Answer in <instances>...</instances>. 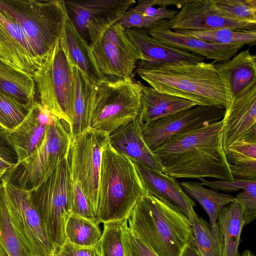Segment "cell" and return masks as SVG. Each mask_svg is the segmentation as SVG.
Wrapping results in <instances>:
<instances>
[{
  "instance_id": "6da1fadb",
  "label": "cell",
  "mask_w": 256,
  "mask_h": 256,
  "mask_svg": "<svg viewBox=\"0 0 256 256\" xmlns=\"http://www.w3.org/2000/svg\"><path fill=\"white\" fill-rule=\"evenodd\" d=\"M222 120L172 137L152 151L162 172L174 178L232 181L222 142Z\"/></svg>"
},
{
  "instance_id": "7a4b0ae2",
  "label": "cell",
  "mask_w": 256,
  "mask_h": 256,
  "mask_svg": "<svg viewBox=\"0 0 256 256\" xmlns=\"http://www.w3.org/2000/svg\"><path fill=\"white\" fill-rule=\"evenodd\" d=\"M135 72L158 92L224 108L228 101L214 62H178L138 66Z\"/></svg>"
},
{
  "instance_id": "3957f363",
  "label": "cell",
  "mask_w": 256,
  "mask_h": 256,
  "mask_svg": "<svg viewBox=\"0 0 256 256\" xmlns=\"http://www.w3.org/2000/svg\"><path fill=\"white\" fill-rule=\"evenodd\" d=\"M128 224L158 256H180L194 239L192 224L186 215L146 193L133 208Z\"/></svg>"
},
{
  "instance_id": "277c9868",
  "label": "cell",
  "mask_w": 256,
  "mask_h": 256,
  "mask_svg": "<svg viewBox=\"0 0 256 256\" xmlns=\"http://www.w3.org/2000/svg\"><path fill=\"white\" fill-rule=\"evenodd\" d=\"M145 191L133 162L104 146L100 172L96 218L100 222L128 218Z\"/></svg>"
},
{
  "instance_id": "5b68a950",
  "label": "cell",
  "mask_w": 256,
  "mask_h": 256,
  "mask_svg": "<svg viewBox=\"0 0 256 256\" xmlns=\"http://www.w3.org/2000/svg\"><path fill=\"white\" fill-rule=\"evenodd\" d=\"M44 61L60 39L68 13L64 0H0Z\"/></svg>"
},
{
  "instance_id": "8992f818",
  "label": "cell",
  "mask_w": 256,
  "mask_h": 256,
  "mask_svg": "<svg viewBox=\"0 0 256 256\" xmlns=\"http://www.w3.org/2000/svg\"><path fill=\"white\" fill-rule=\"evenodd\" d=\"M40 103L70 128L73 114V66L59 39L32 74Z\"/></svg>"
},
{
  "instance_id": "52a82bcc",
  "label": "cell",
  "mask_w": 256,
  "mask_h": 256,
  "mask_svg": "<svg viewBox=\"0 0 256 256\" xmlns=\"http://www.w3.org/2000/svg\"><path fill=\"white\" fill-rule=\"evenodd\" d=\"M71 142L68 126L54 116L41 144L11 168L3 178L22 189L31 190L36 188L68 156Z\"/></svg>"
},
{
  "instance_id": "ba28073f",
  "label": "cell",
  "mask_w": 256,
  "mask_h": 256,
  "mask_svg": "<svg viewBox=\"0 0 256 256\" xmlns=\"http://www.w3.org/2000/svg\"><path fill=\"white\" fill-rule=\"evenodd\" d=\"M142 84L130 77L96 86L91 127L110 134L137 118L141 108Z\"/></svg>"
},
{
  "instance_id": "9c48e42d",
  "label": "cell",
  "mask_w": 256,
  "mask_h": 256,
  "mask_svg": "<svg viewBox=\"0 0 256 256\" xmlns=\"http://www.w3.org/2000/svg\"><path fill=\"white\" fill-rule=\"evenodd\" d=\"M70 178L68 156L44 182L30 190L32 202L44 224L54 252L66 240L65 227L72 214L69 202Z\"/></svg>"
},
{
  "instance_id": "30bf717a",
  "label": "cell",
  "mask_w": 256,
  "mask_h": 256,
  "mask_svg": "<svg viewBox=\"0 0 256 256\" xmlns=\"http://www.w3.org/2000/svg\"><path fill=\"white\" fill-rule=\"evenodd\" d=\"M108 142L109 134L90 126L72 139L68 154L71 176L80 184L96 220L102 156Z\"/></svg>"
},
{
  "instance_id": "8fae6325",
  "label": "cell",
  "mask_w": 256,
  "mask_h": 256,
  "mask_svg": "<svg viewBox=\"0 0 256 256\" xmlns=\"http://www.w3.org/2000/svg\"><path fill=\"white\" fill-rule=\"evenodd\" d=\"M12 226L32 256H53L54 248L33 204L30 190L2 178Z\"/></svg>"
},
{
  "instance_id": "7c38bea8",
  "label": "cell",
  "mask_w": 256,
  "mask_h": 256,
  "mask_svg": "<svg viewBox=\"0 0 256 256\" xmlns=\"http://www.w3.org/2000/svg\"><path fill=\"white\" fill-rule=\"evenodd\" d=\"M68 17L91 48L120 20L134 0H64Z\"/></svg>"
},
{
  "instance_id": "4fadbf2b",
  "label": "cell",
  "mask_w": 256,
  "mask_h": 256,
  "mask_svg": "<svg viewBox=\"0 0 256 256\" xmlns=\"http://www.w3.org/2000/svg\"><path fill=\"white\" fill-rule=\"evenodd\" d=\"M98 66L105 76L130 77L144 59L118 21L110 27L92 48Z\"/></svg>"
},
{
  "instance_id": "5bb4252c",
  "label": "cell",
  "mask_w": 256,
  "mask_h": 256,
  "mask_svg": "<svg viewBox=\"0 0 256 256\" xmlns=\"http://www.w3.org/2000/svg\"><path fill=\"white\" fill-rule=\"evenodd\" d=\"M224 113L222 107L198 105L141 126L142 136L152 151L176 135L222 120Z\"/></svg>"
},
{
  "instance_id": "9a60e30c",
  "label": "cell",
  "mask_w": 256,
  "mask_h": 256,
  "mask_svg": "<svg viewBox=\"0 0 256 256\" xmlns=\"http://www.w3.org/2000/svg\"><path fill=\"white\" fill-rule=\"evenodd\" d=\"M0 60L32 75L44 62L21 26L0 6Z\"/></svg>"
},
{
  "instance_id": "2e32d148",
  "label": "cell",
  "mask_w": 256,
  "mask_h": 256,
  "mask_svg": "<svg viewBox=\"0 0 256 256\" xmlns=\"http://www.w3.org/2000/svg\"><path fill=\"white\" fill-rule=\"evenodd\" d=\"M133 162L146 194L182 212L192 224L199 218L194 209L195 202L176 178L139 162Z\"/></svg>"
},
{
  "instance_id": "e0dca14e",
  "label": "cell",
  "mask_w": 256,
  "mask_h": 256,
  "mask_svg": "<svg viewBox=\"0 0 256 256\" xmlns=\"http://www.w3.org/2000/svg\"><path fill=\"white\" fill-rule=\"evenodd\" d=\"M169 20L170 28L207 30L222 28L254 30L256 24L224 18L215 10L211 0H186L177 14Z\"/></svg>"
},
{
  "instance_id": "ac0fdd59",
  "label": "cell",
  "mask_w": 256,
  "mask_h": 256,
  "mask_svg": "<svg viewBox=\"0 0 256 256\" xmlns=\"http://www.w3.org/2000/svg\"><path fill=\"white\" fill-rule=\"evenodd\" d=\"M146 30L152 37L168 46L212 60L214 62L230 60L244 46L241 44L211 43L180 34L170 28L168 20L157 21Z\"/></svg>"
},
{
  "instance_id": "d6986e66",
  "label": "cell",
  "mask_w": 256,
  "mask_h": 256,
  "mask_svg": "<svg viewBox=\"0 0 256 256\" xmlns=\"http://www.w3.org/2000/svg\"><path fill=\"white\" fill-rule=\"evenodd\" d=\"M222 120L224 151L240 140L256 138V86L229 104Z\"/></svg>"
},
{
  "instance_id": "ffe728a7",
  "label": "cell",
  "mask_w": 256,
  "mask_h": 256,
  "mask_svg": "<svg viewBox=\"0 0 256 256\" xmlns=\"http://www.w3.org/2000/svg\"><path fill=\"white\" fill-rule=\"evenodd\" d=\"M54 116L36 100L21 123L8 130V137L18 156V164L30 156L42 143L48 124Z\"/></svg>"
},
{
  "instance_id": "44dd1931",
  "label": "cell",
  "mask_w": 256,
  "mask_h": 256,
  "mask_svg": "<svg viewBox=\"0 0 256 256\" xmlns=\"http://www.w3.org/2000/svg\"><path fill=\"white\" fill-rule=\"evenodd\" d=\"M214 64L223 84L228 106L256 86V56L249 48Z\"/></svg>"
},
{
  "instance_id": "7402d4cb",
  "label": "cell",
  "mask_w": 256,
  "mask_h": 256,
  "mask_svg": "<svg viewBox=\"0 0 256 256\" xmlns=\"http://www.w3.org/2000/svg\"><path fill=\"white\" fill-rule=\"evenodd\" d=\"M126 32L143 56L138 66L178 62H198L206 59L200 55L168 46L152 37L144 28H132Z\"/></svg>"
},
{
  "instance_id": "603a6c76",
  "label": "cell",
  "mask_w": 256,
  "mask_h": 256,
  "mask_svg": "<svg viewBox=\"0 0 256 256\" xmlns=\"http://www.w3.org/2000/svg\"><path fill=\"white\" fill-rule=\"evenodd\" d=\"M60 40L72 65L80 70L92 84L96 86L108 78L100 71L92 48L68 15Z\"/></svg>"
},
{
  "instance_id": "cb8c5ba5",
  "label": "cell",
  "mask_w": 256,
  "mask_h": 256,
  "mask_svg": "<svg viewBox=\"0 0 256 256\" xmlns=\"http://www.w3.org/2000/svg\"><path fill=\"white\" fill-rule=\"evenodd\" d=\"M109 143L116 151L132 161L162 172L158 160L146 144L137 118L109 134Z\"/></svg>"
},
{
  "instance_id": "d4e9b609",
  "label": "cell",
  "mask_w": 256,
  "mask_h": 256,
  "mask_svg": "<svg viewBox=\"0 0 256 256\" xmlns=\"http://www.w3.org/2000/svg\"><path fill=\"white\" fill-rule=\"evenodd\" d=\"M196 106L191 100L160 93L150 86L142 84L141 108L136 118L140 126H143Z\"/></svg>"
},
{
  "instance_id": "484cf974",
  "label": "cell",
  "mask_w": 256,
  "mask_h": 256,
  "mask_svg": "<svg viewBox=\"0 0 256 256\" xmlns=\"http://www.w3.org/2000/svg\"><path fill=\"white\" fill-rule=\"evenodd\" d=\"M74 95L73 114L70 131L72 139L91 126L96 93L92 84L83 73L73 66Z\"/></svg>"
},
{
  "instance_id": "4316f807",
  "label": "cell",
  "mask_w": 256,
  "mask_h": 256,
  "mask_svg": "<svg viewBox=\"0 0 256 256\" xmlns=\"http://www.w3.org/2000/svg\"><path fill=\"white\" fill-rule=\"evenodd\" d=\"M0 92L30 108L36 100L32 75L0 60Z\"/></svg>"
},
{
  "instance_id": "83f0119b",
  "label": "cell",
  "mask_w": 256,
  "mask_h": 256,
  "mask_svg": "<svg viewBox=\"0 0 256 256\" xmlns=\"http://www.w3.org/2000/svg\"><path fill=\"white\" fill-rule=\"evenodd\" d=\"M217 223L222 243V256H238V247L244 226L240 205L233 202L220 212Z\"/></svg>"
},
{
  "instance_id": "f1b7e54d",
  "label": "cell",
  "mask_w": 256,
  "mask_h": 256,
  "mask_svg": "<svg viewBox=\"0 0 256 256\" xmlns=\"http://www.w3.org/2000/svg\"><path fill=\"white\" fill-rule=\"evenodd\" d=\"M180 184L184 192L196 200L206 212L210 226L213 228H217L220 212L225 206L234 201V196L206 188L200 182H182Z\"/></svg>"
},
{
  "instance_id": "f546056e",
  "label": "cell",
  "mask_w": 256,
  "mask_h": 256,
  "mask_svg": "<svg viewBox=\"0 0 256 256\" xmlns=\"http://www.w3.org/2000/svg\"><path fill=\"white\" fill-rule=\"evenodd\" d=\"M0 256H32L12 226L2 180L0 182Z\"/></svg>"
},
{
  "instance_id": "4dcf8cb0",
  "label": "cell",
  "mask_w": 256,
  "mask_h": 256,
  "mask_svg": "<svg viewBox=\"0 0 256 256\" xmlns=\"http://www.w3.org/2000/svg\"><path fill=\"white\" fill-rule=\"evenodd\" d=\"M97 220L71 214L65 227L66 240L83 246H92L100 242L102 232Z\"/></svg>"
},
{
  "instance_id": "1f68e13d",
  "label": "cell",
  "mask_w": 256,
  "mask_h": 256,
  "mask_svg": "<svg viewBox=\"0 0 256 256\" xmlns=\"http://www.w3.org/2000/svg\"><path fill=\"white\" fill-rule=\"evenodd\" d=\"M175 31L214 44H241L250 46L256 44V29L242 30L226 28L207 30H182Z\"/></svg>"
},
{
  "instance_id": "d6a6232c",
  "label": "cell",
  "mask_w": 256,
  "mask_h": 256,
  "mask_svg": "<svg viewBox=\"0 0 256 256\" xmlns=\"http://www.w3.org/2000/svg\"><path fill=\"white\" fill-rule=\"evenodd\" d=\"M194 240L204 256H222V243L218 227L212 228L204 219L198 218L192 224Z\"/></svg>"
},
{
  "instance_id": "836d02e7",
  "label": "cell",
  "mask_w": 256,
  "mask_h": 256,
  "mask_svg": "<svg viewBox=\"0 0 256 256\" xmlns=\"http://www.w3.org/2000/svg\"><path fill=\"white\" fill-rule=\"evenodd\" d=\"M221 16L236 21L256 24V0H211Z\"/></svg>"
},
{
  "instance_id": "e575fe53",
  "label": "cell",
  "mask_w": 256,
  "mask_h": 256,
  "mask_svg": "<svg viewBox=\"0 0 256 256\" xmlns=\"http://www.w3.org/2000/svg\"><path fill=\"white\" fill-rule=\"evenodd\" d=\"M128 218L103 224L100 246L103 256H126L122 242Z\"/></svg>"
},
{
  "instance_id": "d590c367",
  "label": "cell",
  "mask_w": 256,
  "mask_h": 256,
  "mask_svg": "<svg viewBox=\"0 0 256 256\" xmlns=\"http://www.w3.org/2000/svg\"><path fill=\"white\" fill-rule=\"evenodd\" d=\"M29 109L0 92V124L6 130L20 124Z\"/></svg>"
},
{
  "instance_id": "8d00e7d4",
  "label": "cell",
  "mask_w": 256,
  "mask_h": 256,
  "mask_svg": "<svg viewBox=\"0 0 256 256\" xmlns=\"http://www.w3.org/2000/svg\"><path fill=\"white\" fill-rule=\"evenodd\" d=\"M69 202L72 214L80 216L92 220H97L80 184L74 180L72 176L70 182Z\"/></svg>"
},
{
  "instance_id": "74e56055",
  "label": "cell",
  "mask_w": 256,
  "mask_h": 256,
  "mask_svg": "<svg viewBox=\"0 0 256 256\" xmlns=\"http://www.w3.org/2000/svg\"><path fill=\"white\" fill-rule=\"evenodd\" d=\"M224 152L229 164L256 160V138L240 140L228 147Z\"/></svg>"
},
{
  "instance_id": "f35d334b",
  "label": "cell",
  "mask_w": 256,
  "mask_h": 256,
  "mask_svg": "<svg viewBox=\"0 0 256 256\" xmlns=\"http://www.w3.org/2000/svg\"><path fill=\"white\" fill-rule=\"evenodd\" d=\"M256 184L242 190L234 197V202L242 208V220L244 226L253 222L256 218Z\"/></svg>"
},
{
  "instance_id": "ab89813d",
  "label": "cell",
  "mask_w": 256,
  "mask_h": 256,
  "mask_svg": "<svg viewBox=\"0 0 256 256\" xmlns=\"http://www.w3.org/2000/svg\"><path fill=\"white\" fill-rule=\"evenodd\" d=\"M122 242L126 256H158L132 233L128 222L124 229Z\"/></svg>"
},
{
  "instance_id": "60d3db41",
  "label": "cell",
  "mask_w": 256,
  "mask_h": 256,
  "mask_svg": "<svg viewBox=\"0 0 256 256\" xmlns=\"http://www.w3.org/2000/svg\"><path fill=\"white\" fill-rule=\"evenodd\" d=\"M134 8L144 16L152 18L156 21L162 20H170L178 11L164 7H156L152 0H140L134 6Z\"/></svg>"
},
{
  "instance_id": "b9f144b4",
  "label": "cell",
  "mask_w": 256,
  "mask_h": 256,
  "mask_svg": "<svg viewBox=\"0 0 256 256\" xmlns=\"http://www.w3.org/2000/svg\"><path fill=\"white\" fill-rule=\"evenodd\" d=\"M53 256H103V255L100 242L92 246H83L72 244L66 240L64 244L56 251Z\"/></svg>"
},
{
  "instance_id": "7bdbcfd3",
  "label": "cell",
  "mask_w": 256,
  "mask_h": 256,
  "mask_svg": "<svg viewBox=\"0 0 256 256\" xmlns=\"http://www.w3.org/2000/svg\"><path fill=\"white\" fill-rule=\"evenodd\" d=\"M200 183L210 188L212 190H219L226 192H233L246 189L256 184V180L241 178H234V180H212L200 178Z\"/></svg>"
},
{
  "instance_id": "ee69618b",
  "label": "cell",
  "mask_w": 256,
  "mask_h": 256,
  "mask_svg": "<svg viewBox=\"0 0 256 256\" xmlns=\"http://www.w3.org/2000/svg\"><path fill=\"white\" fill-rule=\"evenodd\" d=\"M126 30L132 28L147 29L156 21L144 16L134 7L128 8L119 21Z\"/></svg>"
},
{
  "instance_id": "f6af8a7d",
  "label": "cell",
  "mask_w": 256,
  "mask_h": 256,
  "mask_svg": "<svg viewBox=\"0 0 256 256\" xmlns=\"http://www.w3.org/2000/svg\"><path fill=\"white\" fill-rule=\"evenodd\" d=\"M229 166L234 179L256 180V160L229 164Z\"/></svg>"
},
{
  "instance_id": "bcb514c9",
  "label": "cell",
  "mask_w": 256,
  "mask_h": 256,
  "mask_svg": "<svg viewBox=\"0 0 256 256\" xmlns=\"http://www.w3.org/2000/svg\"><path fill=\"white\" fill-rule=\"evenodd\" d=\"M0 156L6 160L15 164L18 156L8 137V130L0 125Z\"/></svg>"
},
{
  "instance_id": "7dc6e473",
  "label": "cell",
  "mask_w": 256,
  "mask_h": 256,
  "mask_svg": "<svg viewBox=\"0 0 256 256\" xmlns=\"http://www.w3.org/2000/svg\"><path fill=\"white\" fill-rule=\"evenodd\" d=\"M180 256H204L196 246L194 239L188 244Z\"/></svg>"
},
{
  "instance_id": "c3c4849f",
  "label": "cell",
  "mask_w": 256,
  "mask_h": 256,
  "mask_svg": "<svg viewBox=\"0 0 256 256\" xmlns=\"http://www.w3.org/2000/svg\"><path fill=\"white\" fill-rule=\"evenodd\" d=\"M154 4L156 6L166 8L168 6H176L178 8H180L184 3L186 0H152Z\"/></svg>"
},
{
  "instance_id": "681fc988",
  "label": "cell",
  "mask_w": 256,
  "mask_h": 256,
  "mask_svg": "<svg viewBox=\"0 0 256 256\" xmlns=\"http://www.w3.org/2000/svg\"><path fill=\"white\" fill-rule=\"evenodd\" d=\"M14 166L15 164L6 160L0 156V182L6 173Z\"/></svg>"
},
{
  "instance_id": "f907efd6",
  "label": "cell",
  "mask_w": 256,
  "mask_h": 256,
  "mask_svg": "<svg viewBox=\"0 0 256 256\" xmlns=\"http://www.w3.org/2000/svg\"><path fill=\"white\" fill-rule=\"evenodd\" d=\"M238 256H255V255L249 250H246L240 254Z\"/></svg>"
},
{
  "instance_id": "816d5d0a",
  "label": "cell",
  "mask_w": 256,
  "mask_h": 256,
  "mask_svg": "<svg viewBox=\"0 0 256 256\" xmlns=\"http://www.w3.org/2000/svg\"><path fill=\"white\" fill-rule=\"evenodd\" d=\"M1 126V125H0Z\"/></svg>"
}]
</instances>
